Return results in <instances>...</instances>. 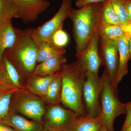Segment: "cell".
Wrapping results in <instances>:
<instances>
[{
	"instance_id": "ba28073f",
	"label": "cell",
	"mask_w": 131,
	"mask_h": 131,
	"mask_svg": "<svg viewBox=\"0 0 131 131\" xmlns=\"http://www.w3.org/2000/svg\"><path fill=\"white\" fill-rule=\"evenodd\" d=\"M78 117L73 110L54 104L46 112L42 124L45 130L71 131Z\"/></svg>"
},
{
	"instance_id": "4dcf8cb0",
	"label": "cell",
	"mask_w": 131,
	"mask_h": 131,
	"mask_svg": "<svg viewBox=\"0 0 131 131\" xmlns=\"http://www.w3.org/2000/svg\"><path fill=\"white\" fill-rule=\"evenodd\" d=\"M0 131H16L7 126L0 124Z\"/></svg>"
},
{
	"instance_id": "83f0119b",
	"label": "cell",
	"mask_w": 131,
	"mask_h": 131,
	"mask_svg": "<svg viewBox=\"0 0 131 131\" xmlns=\"http://www.w3.org/2000/svg\"><path fill=\"white\" fill-rule=\"evenodd\" d=\"M105 1V0H77L75 2V5L77 7L81 8L89 4L103 2Z\"/></svg>"
},
{
	"instance_id": "836d02e7",
	"label": "cell",
	"mask_w": 131,
	"mask_h": 131,
	"mask_svg": "<svg viewBox=\"0 0 131 131\" xmlns=\"http://www.w3.org/2000/svg\"><path fill=\"white\" fill-rule=\"evenodd\" d=\"M102 131H107V130L106 128L105 127H104L103 129H102Z\"/></svg>"
},
{
	"instance_id": "cb8c5ba5",
	"label": "cell",
	"mask_w": 131,
	"mask_h": 131,
	"mask_svg": "<svg viewBox=\"0 0 131 131\" xmlns=\"http://www.w3.org/2000/svg\"><path fill=\"white\" fill-rule=\"evenodd\" d=\"M101 23L102 24L122 26L109 0H105L103 2L101 11Z\"/></svg>"
},
{
	"instance_id": "9c48e42d",
	"label": "cell",
	"mask_w": 131,
	"mask_h": 131,
	"mask_svg": "<svg viewBox=\"0 0 131 131\" xmlns=\"http://www.w3.org/2000/svg\"><path fill=\"white\" fill-rule=\"evenodd\" d=\"M100 39V55L103 65L105 66L112 86L115 91L118 93L116 79L119 62L118 41L101 37Z\"/></svg>"
},
{
	"instance_id": "6da1fadb",
	"label": "cell",
	"mask_w": 131,
	"mask_h": 131,
	"mask_svg": "<svg viewBox=\"0 0 131 131\" xmlns=\"http://www.w3.org/2000/svg\"><path fill=\"white\" fill-rule=\"evenodd\" d=\"M86 71L78 60L70 64H64L60 71L62 77L61 102L79 117H86L83 98Z\"/></svg>"
},
{
	"instance_id": "2e32d148",
	"label": "cell",
	"mask_w": 131,
	"mask_h": 131,
	"mask_svg": "<svg viewBox=\"0 0 131 131\" xmlns=\"http://www.w3.org/2000/svg\"><path fill=\"white\" fill-rule=\"evenodd\" d=\"M54 74L49 75H32L27 80L26 89L42 98L47 93L49 85L54 79Z\"/></svg>"
},
{
	"instance_id": "ac0fdd59",
	"label": "cell",
	"mask_w": 131,
	"mask_h": 131,
	"mask_svg": "<svg viewBox=\"0 0 131 131\" xmlns=\"http://www.w3.org/2000/svg\"><path fill=\"white\" fill-rule=\"evenodd\" d=\"M105 126L101 115L93 118L78 116L71 131H102Z\"/></svg>"
},
{
	"instance_id": "7a4b0ae2",
	"label": "cell",
	"mask_w": 131,
	"mask_h": 131,
	"mask_svg": "<svg viewBox=\"0 0 131 131\" xmlns=\"http://www.w3.org/2000/svg\"><path fill=\"white\" fill-rule=\"evenodd\" d=\"M102 3H92L78 9H73L71 14L70 18L73 22L77 59L82 54L95 33L99 30Z\"/></svg>"
},
{
	"instance_id": "1f68e13d",
	"label": "cell",
	"mask_w": 131,
	"mask_h": 131,
	"mask_svg": "<svg viewBox=\"0 0 131 131\" xmlns=\"http://www.w3.org/2000/svg\"><path fill=\"white\" fill-rule=\"evenodd\" d=\"M129 51H130V59L129 60H131V38L130 39V44H129Z\"/></svg>"
},
{
	"instance_id": "d6a6232c",
	"label": "cell",
	"mask_w": 131,
	"mask_h": 131,
	"mask_svg": "<svg viewBox=\"0 0 131 131\" xmlns=\"http://www.w3.org/2000/svg\"><path fill=\"white\" fill-rule=\"evenodd\" d=\"M124 131H131V124Z\"/></svg>"
},
{
	"instance_id": "f1b7e54d",
	"label": "cell",
	"mask_w": 131,
	"mask_h": 131,
	"mask_svg": "<svg viewBox=\"0 0 131 131\" xmlns=\"http://www.w3.org/2000/svg\"><path fill=\"white\" fill-rule=\"evenodd\" d=\"M121 27L125 35L131 38V22L121 26Z\"/></svg>"
},
{
	"instance_id": "e575fe53",
	"label": "cell",
	"mask_w": 131,
	"mask_h": 131,
	"mask_svg": "<svg viewBox=\"0 0 131 131\" xmlns=\"http://www.w3.org/2000/svg\"><path fill=\"white\" fill-rule=\"evenodd\" d=\"M43 131H48L45 130H43Z\"/></svg>"
},
{
	"instance_id": "4316f807",
	"label": "cell",
	"mask_w": 131,
	"mask_h": 131,
	"mask_svg": "<svg viewBox=\"0 0 131 131\" xmlns=\"http://www.w3.org/2000/svg\"><path fill=\"white\" fill-rule=\"evenodd\" d=\"M126 116L121 131H124L131 124V102L126 103Z\"/></svg>"
},
{
	"instance_id": "f546056e",
	"label": "cell",
	"mask_w": 131,
	"mask_h": 131,
	"mask_svg": "<svg viewBox=\"0 0 131 131\" xmlns=\"http://www.w3.org/2000/svg\"><path fill=\"white\" fill-rule=\"evenodd\" d=\"M131 22V0H123Z\"/></svg>"
},
{
	"instance_id": "e0dca14e",
	"label": "cell",
	"mask_w": 131,
	"mask_h": 131,
	"mask_svg": "<svg viewBox=\"0 0 131 131\" xmlns=\"http://www.w3.org/2000/svg\"><path fill=\"white\" fill-rule=\"evenodd\" d=\"M16 33L12 20L0 25V65L5 51L11 48L15 42Z\"/></svg>"
},
{
	"instance_id": "7c38bea8",
	"label": "cell",
	"mask_w": 131,
	"mask_h": 131,
	"mask_svg": "<svg viewBox=\"0 0 131 131\" xmlns=\"http://www.w3.org/2000/svg\"><path fill=\"white\" fill-rule=\"evenodd\" d=\"M19 90L8 80L0 67V120L9 113L12 98Z\"/></svg>"
},
{
	"instance_id": "7402d4cb",
	"label": "cell",
	"mask_w": 131,
	"mask_h": 131,
	"mask_svg": "<svg viewBox=\"0 0 131 131\" xmlns=\"http://www.w3.org/2000/svg\"><path fill=\"white\" fill-rule=\"evenodd\" d=\"M99 31L100 37L114 41H118L125 35L121 26L107 25L101 23Z\"/></svg>"
},
{
	"instance_id": "8d00e7d4",
	"label": "cell",
	"mask_w": 131,
	"mask_h": 131,
	"mask_svg": "<svg viewBox=\"0 0 131 131\" xmlns=\"http://www.w3.org/2000/svg\"><path fill=\"white\" fill-rule=\"evenodd\" d=\"M0 66H1V65H0Z\"/></svg>"
},
{
	"instance_id": "484cf974",
	"label": "cell",
	"mask_w": 131,
	"mask_h": 131,
	"mask_svg": "<svg viewBox=\"0 0 131 131\" xmlns=\"http://www.w3.org/2000/svg\"><path fill=\"white\" fill-rule=\"evenodd\" d=\"M51 41L57 47L64 48L69 43V36L67 32L62 28L54 33Z\"/></svg>"
},
{
	"instance_id": "d590c367",
	"label": "cell",
	"mask_w": 131,
	"mask_h": 131,
	"mask_svg": "<svg viewBox=\"0 0 131 131\" xmlns=\"http://www.w3.org/2000/svg\"><path fill=\"white\" fill-rule=\"evenodd\" d=\"M38 1H41V0H38Z\"/></svg>"
},
{
	"instance_id": "d6986e66",
	"label": "cell",
	"mask_w": 131,
	"mask_h": 131,
	"mask_svg": "<svg viewBox=\"0 0 131 131\" xmlns=\"http://www.w3.org/2000/svg\"><path fill=\"white\" fill-rule=\"evenodd\" d=\"M37 63L54 57L64 56L66 50L63 48L57 47L51 41H45L37 46Z\"/></svg>"
},
{
	"instance_id": "8992f818",
	"label": "cell",
	"mask_w": 131,
	"mask_h": 131,
	"mask_svg": "<svg viewBox=\"0 0 131 131\" xmlns=\"http://www.w3.org/2000/svg\"><path fill=\"white\" fill-rule=\"evenodd\" d=\"M73 0H62L61 6L51 19L37 28H31V36L37 46L45 41H51L54 33L62 28L64 20L70 18L73 9Z\"/></svg>"
},
{
	"instance_id": "44dd1931",
	"label": "cell",
	"mask_w": 131,
	"mask_h": 131,
	"mask_svg": "<svg viewBox=\"0 0 131 131\" xmlns=\"http://www.w3.org/2000/svg\"><path fill=\"white\" fill-rule=\"evenodd\" d=\"M61 87L62 77L60 71L54 74V79L49 85L47 93L41 99L44 102L51 105L58 104L61 102Z\"/></svg>"
},
{
	"instance_id": "5bb4252c",
	"label": "cell",
	"mask_w": 131,
	"mask_h": 131,
	"mask_svg": "<svg viewBox=\"0 0 131 131\" xmlns=\"http://www.w3.org/2000/svg\"><path fill=\"white\" fill-rule=\"evenodd\" d=\"M130 38L125 34L118 41L119 62L116 79L117 85L128 73V63L130 61Z\"/></svg>"
},
{
	"instance_id": "52a82bcc",
	"label": "cell",
	"mask_w": 131,
	"mask_h": 131,
	"mask_svg": "<svg viewBox=\"0 0 131 131\" xmlns=\"http://www.w3.org/2000/svg\"><path fill=\"white\" fill-rule=\"evenodd\" d=\"M102 77H99L89 71L86 70L83 85V98L86 117L94 118L101 115V96L103 87Z\"/></svg>"
},
{
	"instance_id": "ffe728a7",
	"label": "cell",
	"mask_w": 131,
	"mask_h": 131,
	"mask_svg": "<svg viewBox=\"0 0 131 131\" xmlns=\"http://www.w3.org/2000/svg\"><path fill=\"white\" fill-rule=\"evenodd\" d=\"M1 66L5 75L14 86L19 89H26L25 86L22 83L23 78L5 53L3 56Z\"/></svg>"
},
{
	"instance_id": "4fadbf2b",
	"label": "cell",
	"mask_w": 131,
	"mask_h": 131,
	"mask_svg": "<svg viewBox=\"0 0 131 131\" xmlns=\"http://www.w3.org/2000/svg\"><path fill=\"white\" fill-rule=\"evenodd\" d=\"M0 124L12 127L16 131H43V124L34 121H30L9 111L5 117L0 120Z\"/></svg>"
},
{
	"instance_id": "277c9868",
	"label": "cell",
	"mask_w": 131,
	"mask_h": 131,
	"mask_svg": "<svg viewBox=\"0 0 131 131\" xmlns=\"http://www.w3.org/2000/svg\"><path fill=\"white\" fill-rule=\"evenodd\" d=\"M103 84L101 96L102 119L107 131H114L115 119L119 115L126 113V103L120 101L110 83L109 77L105 68L102 75Z\"/></svg>"
},
{
	"instance_id": "d4e9b609",
	"label": "cell",
	"mask_w": 131,
	"mask_h": 131,
	"mask_svg": "<svg viewBox=\"0 0 131 131\" xmlns=\"http://www.w3.org/2000/svg\"><path fill=\"white\" fill-rule=\"evenodd\" d=\"M119 19L122 25L130 23L128 13L123 0H109Z\"/></svg>"
},
{
	"instance_id": "30bf717a",
	"label": "cell",
	"mask_w": 131,
	"mask_h": 131,
	"mask_svg": "<svg viewBox=\"0 0 131 131\" xmlns=\"http://www.w3.org/2000/svg\"><path fill=\"white\" fill-rule=\"evenodd\" d=\"M99 30L93 35L84 51L77 60L86 70L98 75L99 69L103 65L99 52Z\"/></svg>"
},
{
	"instance_id": "8fae6325",
	"label": "cell",
	"mask_w": 131,
	"mask_h": 131,
	"mask_svg": "<svg viewBox=\"0 0 131 131\" xmlns=\"http://www.w3.org/2000/svg\"><path fill=\"white\" fill-rule=\"evenodd\" d=\"M16 6L18 18L25 24L35 21L39 16L49 7L47 0H12Z\"/></svg>"
},
{
	"instance_id": "3957f363",
	"label": "cell",
	"mask_w": 131,
	"mask_h": 131,
	"mask_svg": "<svg viewBox=\"0 0 131 131\" xmlns=\"http://www.w3.org/2000/svg\"><path fill=\"white\" fill-rule=\"evenodd\" d=\"M16 39L14 44L4 53L18 71L23 79L32 74L37 63L38 46L31 36V28H15Z\"/></svg>"
},
{
	"instance_id": "5b68a950",
	"label": "cell",
	"mask_w": 131,
	"mask_h": 131,
	"mask_svg": "<svg viewBox=\"0 0 131 131\" xmlns=\"http://www.w3.org/2000/svg\"><path fill=\"white\" fill-rule=\"evenodd\" d=\"M37 96L26 89L19 90L13 96L9 111L43 124L45 107L43 101Z\"/></svg>"
},
{
	"instance_id": "603a6c76",
	"label": "cell",
	"mask_w": 131,
	"mask_h": 131,
	"mask_svg": "<svg viewBox=\"0 0 131 131\" xmlns=\"http://www.w3.org/2000/svg\"><path fill=\"white\" fill-rule=\"evenodd\" d=\"M13 18H18V11L12 0H0V25Z\"/></svg>"
},
{
	"instance_id": "9a60e30c",
	"label": "cell",
	"mask_w": 131,
	"mask_h": 131,
	"mask_svg": "<svg viewBox=\"0 0 131 131\" xmlns=\"http://www.w3.org/2000/svg\"><path fill=\"white\" fill-rule=\"evenodd\" d=\"M67 59L64 56L48 59L36 65L32 75H49L61 71L63 65L66 63Z\"/></svg>"
}]
</instances>
